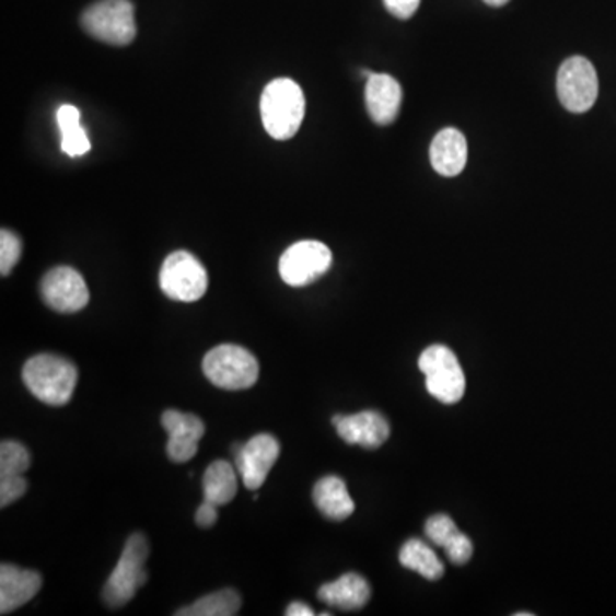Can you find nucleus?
<instances>
[{"mask_svg":"<svg viewBox=\"0 0 616 616\" xmlns=\"http://www.w3.org/2000/svg\"><path fill=\"white\" fill-rule=\"evenodd\" d=\"M160 287L175 302H197L208 291V272L190 252H173L163 263Z\"/></svg>","mask_w":616,"mask_h":616,"instance_id":"0eeeda50","label":"nucleus"},{"mask_svg":"<svg viewBox=\"0 0 616 616\" xmlns=\"http://www.w3.org/2000/svg\"><path fill=\"white\" fill-rule=\"evenodd\" d=\"M28 490V481L23 476H2L0 478V507L11 505Z\"/></svg>","mask_w":616,"mask_h":616,"instance_id":"a878e982","label":"nucleus"},{"mask_svg":"<svg viewBox=\"0 0 616 616\" xmlns=\"http://www.w3.org/2000/svg\"><path fill=\"white\" fill-rule=\"evenodd\" d=\"M485 4L493 5V8H502L509 0H484Z\"/></svg>","mask_w":616,"mask_h":616,"instance_id":"7c9ffc66","label":"nucleus"},{"mask_svg":"<svg viewBox=\"0 0 616 616\" xmlns=\"http://www.w3.org/2000/svg\"><path fill=\"white\" fill-rule=\"evenodd\" d=\"M236 491H239V478L233 464L224 460L209 464L202 478L205 500L217 507L228 505L235 499Z\"/></svg>","mask_w":616,"mask_h":616,"instance_id":"6ab92c4d","label":"nucleus"},{"mask_svg":"<svg viewBox=\"0 0 616 616\" xmlns=\"http://www.w3.org/2000/svg\"><path fill=\"white\" fill-rule=\"evenodd\" d=\"M42 299L51 311L74 314L90 303V290L83 276L69 266L54 267L42 279Z\"/></svg>","mask_w":616,"mask_h":616,"instance_id":"9d476101","label":"nucleus"},{"mask_svg":"<svg viewBox=\"0 0 616 616\" xmlns=\"http://www.w3.org/2000/svg\"><path fill=\"white\" fill-rule=\"evenodd\" d=\"M81 24L88 35L114 47L132 44L138 33L130 0H100L84 11Z\"/></svg>","mask_w":616,"mask_h":616,"instance_id":"39448f33","label":"nucleus"},{"mask_svg":"<svg viewBox=\"0 0 616 616\" xmlns=\"http://www.w3.org/2000/svg\"><path fill=\"white\" fill-rule=\"evenodd\" d=\"M425 533H427V538L430 542L435 543L437 546H442V548H448L461 531L457 530L455 522L449 515L437 514L428 519L427 524H425Z\"/></svg>","mask_w":616,"mask_h":616,"instance_id":"b1692460","label":"nucleus"},{"mask_svg":"<svg viewBox=\"0 0 616 616\" xmlns=\"http://www.w3.org/2000/svg\"><path fill=\"white\" fill-rule=\"evenodd\" d=\"M287 616H312L314 615V609L311 606L305 605V603H300V601H294L288 606L287 612H284Z\"/></svg>","mask_w":616,"mask_h":616,"instance_id":"c756f323","label":"nucleus"},{"mask_svg":"<svg viewBox=\"0 0 616 616\" xmlns=\"http://www.w3.org/2000/svg\"><path fill=\"white\" fill-rule=\"evenodd\" d=\"M281 454L276 437L259 433L235 449L236 469L247 490H259Z\"/></svg>","mask_w":616,"mask_h":616,"instance_id":"9b49d317","label":"nucleus"},{"mask_svg":"<svg viewBox=\"0 0 616 616\" xmlns=\"http://www.w3.org/2000/svg\"><path fill=\"white\" fill-rule=\"evenodd\" d=\"M242 608V597L235 589H221L206 594L193 605L178 609L177 616H233Z\"/></svg>","mask_w":616,"mask_h":616,"instance_id":"4be33fe9","label":"nucleus"},{"mask_svg":"<svg viewBox=\"0 0 616 616\" xmlns=\"http://www.w3.org/2000/svg\"><path fill=\"white\" fill-rule=\"evenodd\" d=\"M421 0H384L387 11L397 20H409L418 11Z\"/></svg>","mask_w":616,"mask_h":616,"instance_id":"cd10ccee","label":"nucleus"},{"mask_svg":"<svg viewBox=\"0 0 616 616\" xmlns=\"http://www.w3.org/2000/svg\"><path fill=\"white\" fill-rule=\"evenodd\" d=\"M333 264L329 247L317 240H302L284 251L279 259V276L290 287H306L323 278Z\"/></svg>","mask_w":616,"mask_h":616,"instance_id":"1a4fd4ad","label":"nucleus"},{"mask_svg":"<svg viewBox=\"0 0 616 616\" xmlns=\"http://www.w3.org/2000/svg\"><path fill=\"white\" fill-rule=\"evenodd\" d=\"M399 561L400 566L420 573L421 578L428 581H439L445 572L444 563L437 557L435 551L420 539H409L403 545Z\"/></svg>","mask_w":616,"mask_h":616,"instance_id":"aec40b11","label":"nucleus"},{"mask_svg":"<svg viewBox=\"0 0 616 616\" xmlns=\"http://www.w3.org/2000/svg\"><path fill=\"white\" fill-rule=\"evenodd\" d=\"M334 427L346 444L379 449L390 439L391 427L377 411H361L350 417H334Z\"/></svg>","mask_w":616,"mask_h":616,"instance_id":"ddd939ff","label":"nucleus"},{"mask_svg":"<svg viewBox=\"0 0 616 616\" xmlns=\"http://www.w3.org/2000/svg\"><path fill=\"white\" fill-rule=\"evenodd\" d=\"M418 367L425 373L430 396L444 405H455L464 397L466 377L463 367L448 346L433 345L421 353Z\"/></svg>","mask_w":616,"mask_h":616,"instance_id":"423d86ee","label":"nucleus"},{"mask_svg":"<svg viewBox=\"0 0 616 616\" xmlns=\"http://www.w3.org/2000/svg\"><path fill=\"white\" fill-rule=\"evenodd\" d=\"M218 521V507L214 503L205 502L200 503L199 509L196 512L197 526L200 527H211L217 524Z\"/></svg>","mask_w":616,"mask_h":616,"instance_id":"c85d7f7f","label":"nucleus"},{"mask_svg":"<svg viewBox=\"0 0 616 616\" xmlns=\"http://www.w3.org/2000/svg\"><path fill=\"white\" fill-rule=\"evenodd\" d=\"M162 425L168 433L166 454L173 463L182 464L193 460L199 451V442L205 435L206 428L202 420L190 412L168 409L163 412Z\"/></svg>","mask_w":616,"mask_h":616,"instance_id":"f8f14e48","label":"nucleus"},{"mask_svg":"<svg viewBox=\"0 0 616 616\" xmlns=\"http://www.w3.org/2000/svg\"><path fill=\"white\" fill-rule=\"evenodd\" d=\"M150 545L144 534L136 533L127 539L120 560L103 588V600L111 608L126 606L148 581L146 560Z\"/></svg>","mask_w":616,"mask_h":616,"instance_id":"7ed1b4c3","label":"nucleus"},{"mask_svg":"<svg viewBox=\"0 0 616 616\" xmlns=\"http://www.w3.org/2000/svg\"><path fill=\"white\" fill-rule=\"evenodd\" d=\"M467 162V142L464 133L454 127L440 130L430 146V163L444 177H455Z\"/></svg>","mask_w":616,"mask_h":616,"instance_id":"dca6fc26","label":"nucleus"},{"mask_svg":"<svg viewBox=\"0 0 616 616\" xmlns=\"http://www.w3.org/2000/svg\"><path fill=\"white\" fill-rule=\"evenodd\" d=\"M444 550L454 566H464V563L472 560L473 543L472 539L467 538L466 534L460 533Z\"/></svg>","mask_w":616,"mask_h":616,"instance_id":"bb28decb","label":"nucleus"},{"mask_svg":"<svg viewBox=\"0 0 616 616\" xmlns=\"http://www.w3.org/2000/svg\"><path fill=\"white\" fill-rule=\"evenodd\" d=\"M32 464L28 449L14 440H5L0 445V478L2 476H23Z\"/></svg>","mask_w":616,"mask_h":616,"instance_id":"5701e85b","label":"nucleus"},{"mask_svg":"<svg viewBox=\"0 0 616 616\" xmlns=\"http://www.w3.org/2000/svg\"><path fill=\"white\" fill-rule=\"evenodd\" d=\"M23 244L20 236L11 230L0 232V275H11L12 269L20 263Z\"/></svg>","mask_w":616,"mask_h":616,"instance_id":"393cba45","label":"nucleus"},{"mask_svg":"<svg viewBox=\"0 0 616 616\" xmlns=\"http://www.w3.org/2000/svg\"><path fill=\"white\" fill-rule=\"evenodd\" d=\"M370 585L358 573H345L338 581L324 584L318 589V600L334 608L357 612L370 600Z\"/></svg>","mask_w":616,"mask_h":616,"instance_id":"f3484780","label":"nucleus"},{"mask_svg":"<svg viewBox=\"0 0 616 616\" xmlns=\"http://www.w3.org/2000/svg\"><path fill=\"white\" fill-rule=\"evenodd\" d=\"M365 103L373 123L391 126L399 115L403 88L393 75L372 72L367 78Z\"/></svg>","mask_w":616,"mask_h":616,"instance_id":"4468645a","label":"nucleus"},{"mask_svg":"<svg viewBox=\"0 0 616 616\" xmlns=\"http://www.w3.org/2000/svg\"><path fill=\"white\" fill-rule=\"evenodd\" d=\"M202 372L212 385L224 391H245L259 379L257 358L242 346L221 345L208 351Z\"/></svg>","mask_w":616,"mask_h":616,"instance_id":"20e7f679","label":"nucleus"},{"mask_svg":"<svg viewBox=\"0 0 616 616\" xmlns=\"http://www.w3.org/2000/svg\"><path fill=\"white\" fill-rule=\"evenodd\" d=\"M79 118H81V114L74 105H62L57 112V123H59L60 136H62L60 150L67 156H84L91 150L90 138L83 126L79 124Z\"/></svg>","mask_w":616,"mask_h":616,"instance_id":"412c9836","label":"nucleus"},{"mask_svg":"<svg viewBox=\"0 0 616 616\" xmlns=\"http://www.w3.org/2000/svg\"><path fill=\"white\" fill-rule=\"evenodd\" d=\"M314 503L330 521H345L355 512V502L339 476L318 479L314 487Z\"/></svg>","mask_w":616,"mask_h":616,"instance_id":"a211bd4d","label":"nucleus"},{"mask_svg":"<svg viewBox=\"0 0 616 616\" xmlns=\"http://www.w3.org/2000/svg\"><path fill=\"white\" fill-rule=\"evenodd\" d=\"M42 576L35 570L2 563L0 567V613L9 615L26 605L42 589Z\"/></svg>","mask_w":616,"mask_h":616,"instance_id":"2eb2a0df","label":"nucleus"},{"mask_svg":"<svg viewBox=\"0 0 616 616\" xmlns=\"http://www.w3.org/2000/svg\"><path fill=\"white\" fill-rule=\"evenodd\" d=\"M264 129L276 141H287L299 132L305 117V96L291 79H275L267 84L260 98Z\"/></svg>","mask_w":616,"mask_h":616,"instance_id":"f03ea898","label":"nucleus"},{"mask_svg":"<svg viewBox=\"0 0 616 616\" xmlns=\"http://www.w3.org/2000/svg\"><path fill=\"white\" fill-rule=\"evenodd\" d=\"M558 98L572 114L591 111L600 95V81L593 63L585 57H570L561 63L557 78Z\"/></svg>","mask_w":616,"mask_h":616,"instance_id":"6e6552de","label":"nucleus"},{"mask_svg":"<svg viewBox=\"0 0 616 616\" xmlns=\"http://www.w3.org/2000/svg\"><path fill=\"white\" fill-rule=\"evenodd\" d=\"M23 382L30 393L48 406H63L72 399L78 385V369L59 355L42 353L23 367Z\"/></svg>","mask_w":616,"mask_h":616,"instance_id":"f257e3e1","label":"nucleus"}]
</instances>
